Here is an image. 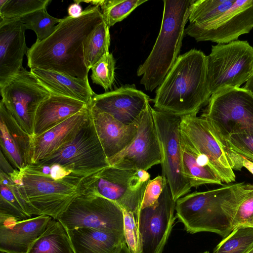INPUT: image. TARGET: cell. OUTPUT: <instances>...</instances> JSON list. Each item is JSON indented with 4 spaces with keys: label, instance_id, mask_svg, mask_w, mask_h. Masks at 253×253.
I'll return each mask as SVG.
<instances>
[{
    "label": "cell",
    "instance_id": "cell-1",
    "mask_svg": "<svg viewBox=\"0 0 253 253\" xmlns=\"http://www.w3.org/2000/svg\"><path fill=\"white\" fill-rule=\"evenodd\" d=\"M104 21L99 6L89 4L81 16H67L56 26L47 39L37 41L26 53L30 69L38 68L60 72L81 79H88L89 70L84 58L85 41Z\"/></svg>",
    "mask_w": 253,
    "mask_h": 253
},
{
    "label": "cell",
    "instance_id": "cell-2",
    "mask_svg": "<svg viewBox=\"0 0 253 253\" xmlns=\"http://www.w3.org/2000/svg\"><path fill=\"white\" fill-rule=\"evenodd\" d=\"M211 95L207 56L192 49L178 56L152 101L155 109L182 117L197 114Z\"/></svg>",
    "mask_w": 253,
    "mask_h": 253
},
{
    "label": "cell",
    "instance_id": "cell-3",
    "mask_svg": "<svg viewBox=\"0 0 253 253\" xmlns=\"http://www.w3.org/2000/svg\"><path fill=\"white\" fill-rule=\"evenodd\" d=\"M249 186L228 184L186 195L175 202L176 217L190 234L209 232L224 238L233 230L235 211Z\"/></svg>",
    "mask_w": 253,
    "mask_h": 253
},
{
    "label": "cell",
    "instance_id": "cell-4",
    "mask_svg": "<svg viewBox=\"0 0 253 253\" xmlns=\"http://www.w3.org/2000/svg\"><path fill=\"white\" fill-rule=\"evenodd\" d=\"M194 0H164L161 27L155 44L137 70L140 83L153 91L163 82L179 53L189 9Z\"/></svg>",
    "mask_w": 253,
    "mask_h": 253
},
{
    "label": "cell",
    "instance_id": "cell-5",
    "mask_svg": "<svg viewBox=\"0 0 253 253\" xmlns=\"http://www.w3.org/2000/svg\"><path fill=\"white\" fill-rule=\"evenodd\" d=\"M28 213L46 215L57 219L72 201L81 194L79 186L37 172L26 165L10 176Z\"/></svg>",
    "mask_w": 253,
    "mask_h": 253
},
{
    "label": "cell",
    "instance_id": "cell-6",
    "mask_svg": "<svg viewBox=\"0 0 253 253\" xmlns=\"http://www.w3.org/2000/svg\"><path fill=\"white\" fill-rule=\"evenodd\" d=\"M150 175L143 169H120L109 166L84 177L79 189L82 194L100 196L132 212L136 218Z\"/></svg>",
    "mask_w": 253,
    "mask_h": 253
},
{
    "label": "cell",
    "instance_id": "cell-7",
    "mask_svg": "<svg viewBox=\"0 0 253 253\" xmlns=\"http://www.w3.org/2000/svg\"><path fill=\"white\" fill-rule=\"evenodd\" d=\"M180 134L197 152L205 156L222 182L236 179L233 170H240L244 157L233 151L201 117L193 114L181 117Z\"/></svg>",
    "mask_w": 253,
    "mask_h": 253
},
{
    "label": "cell",
    "instance_id": "cell-8",
    "mask_svg": "<svg viewBox=\"0 0 253 253\" xmlns=\"http://www.w3.org/2000/svg\"><path fill=\"white\" fill-rule=\"evenodd\" d=\"M201 117L225 140L233 134H253V94L242 87H226L211 94Z\"/></svg>",
    "mask_w": 253,
    "mask_h": 253
},
{
    "label": "cell",
    "instance_id": "cell-9",
    "mask_svg": "<svg viewBox=\"0 0 253 253\" xmlns=\"http://www.w3.org/2000/svg\"><path fill=\"white\" fill-rule=\"evenodd\" d=\"M207 67L211 94L226 87H240L253 74V47L240 40L212 45Z\"/></svg>",
    "mask_w": 253,
    "mask_h": 253
},
{
    "label": "cell",
    "instance_id": "cell-10",
    "mask_svg": "<svg viewBox=\"0 0 253 253\" xmlns=\"http://www.w3.org/2000/svg\"><path fill=\"white\" fill-rule=\"evenodd\" d=\"M37 164L59 165L84 177L109 167L91 114L71 141Z\"/></svg>",
    "mask_w": 253,
    "mask_h": 253
},
{
    "label": "cell",
    "instance_id": "cell-11",
    "mask_svg": "<svg viewBox=\"0 0 253 253\" xmlns=\"http://www.w3.org/2000/svg\"><path fill=\"white\" fill-rule=\"evenodd\" d=\"M66 229L89 227L124 234L123 210L104 197L81 194L58 217Z\"/></svg>",
    "mask_w": 253,
    "mask_h": 253
},
{
    "label": "cell",
    "instance_id": "cell-12",
    "mask_svg": "<svg viewBox=\"0 0 253 253\" xmlns=\"http://www.w3.org/2000/svg\"><path fill=\"white\" fill-rule=\"evenodd\" d=\"M162 151V174L176 202L190 191L192 187L183 174L180 143L181 117L152 108Z\"/></svg>",
    "mask_w": 253,
    "mask_h": 253
},
{
    "label": "cell",
    "instance_id": "cell-13",
    "mask_svg": "<svg viewBox=\"0 0 253 253\" xmlns=\"http://www.w3.org/2000/svg\"><path fill=\"white\" fill-rule=\"evenodd\" d=\"M0 92L6 109L24 131L32 136L37 110L51 93L30 71L24 68L0 86Z\"/></svg>",
    "mask_w": 253,
    "mask_h": 253
},
{
    "label": "cell",
    "instance_id": "cell-14",
    "mask_svg": "<svg viewBox=\"0 0 253 253\" xmlns=\"http://www.w3.org/2000/svg\"><path fill=\"white\" fill-rule=\"evenodd\" d=\"M163 177V190L157 203L140 209L137 214L141 253H162L176 218L174 215L175 201L166 178Z\"/></svg>",
    "mask_w": 253,
    "mask_h": 253
},
{
    "label": "cell",
    "instance_id": "cell-15",
    "mask_svg": "<svg viewBox=\"0 0 253 253\" xmlns=\"http://www.w3.org/2000/svg\"><path fill=\"white\" fill-rule=\"evenodd\" d=\"M162 151L149 103L140 115L137 134L123 151L108 160L109 164L120 169H143L161 164Z\"/></svg>",
    "mask_w": 253,
    "mask_h": 253
},
{
    "label": "cell",
    "instance_id": "cell-16",
    "mask_svg": "<svg viewBox=\"0 0 253 253\" xmlns=\"http://www.w3.org/2000/svg\"><path fill=\"white\" fill-rule=\"evenodd\" d=\"M253 28V0H235L232 5L218 18L198 28L190 26L184 34L197 42L211 41L225 44L238 40Z\"/></svg>",
    "mask_w": 253,
    "mask_h": 253
},
{
    "label": "cell",
    "instance_id": "cell-17",
    "mask_svg": "<svg viewBox=\"0 0 253 253\" xmlns=\"http://www.w3.org/2000/svg\"><path fill=\"white\" fill-rule=\"evenodd\" d=\"M150 100L149 96L134 85H126L102 94L95 93L90 105L129 125L138 120Z\"/></svg>",
    "mask_w": 253,
    "mask_h": 253
},
{
    "label": "cell",
    "instance_id": "cell-18",
    "mask_svg": "<svg viewBox=\"0 0 253 253\" xmlns=\"http://www.w3.org/2000/svg\"><path fill=\"white\" fill-rule=\"evenodd\" d=\"M26 30L21 18H0V86L23 68Z\"/></svg>",
    "mask_w": 253,
    "mask_h": 253
},
{
    "label": "cell",
    "instance_id": "cell-19",
    "mask_svg": "<svg viewBox=\"0 0 253 253\" xmlns=\"http://www.w3.org/2000/svg\"><path fill=\"white\" fill-rule=\"evenodd\" d=\"M90 115V105L37 137L31 136L29 165L36 164L71 141Z\"/></svg>",
    "mask_w": 253,
    "mask_h": 253
},
{
    "label": "cell",
    "instance_id": "cell-20",
    "mask_svg": "<svg viewBox=\"0 0 253 253\" xmlns=\"http://www.w3.org/2000/svg\"><path fill=\"white\" fill-rule=\"evenodd\" d=\"M90 114L107 160L126 149L137 134L139 119L135 123L125 125L92 105Z\"/></svg>",
    "mask_w": 253,
    "mask_h": 253
},
{
    "label": "cell",
    "instance_id": "cell-21",
    "mask_svg": "<svg viewBox=\"0 0 253 253\" xmlns=\"http://www.w3.org/2000/svg\"><path fill=\"white\" fill-rule=\"evenodd\" d=\"M52 218L41 215L6 225H0V251L27 253L33 242L45 230Z\"/></svg>",
    "mask_w": 253,
    "mask_h": 253
},
{
    "label": "cell",
    "instance_id": "cell-22",
    "mask_svg": "<svg viewBox=\"0 0 253 253\" xmlns=\"http://www.w3.org/2000/svg\"><path fill=\"white\" fill-rule=\"evenodd\" d=\"M87 105L77 99L51 94L40 103L37 110L32 136L41 135Z\"/></svg>",
    "mask_w": 253,
    "mask_h": 253
},
{
    "label": "cell",
    "instance_id": "cell-23",
    "mask_svg": "<svg viewBox=\"0 0 253 253\" xmlns=\"http://www.w3.org/2000/svg\"><path fill=\"white\" fill-rule=\"evenodd\" d=\"M30 71L52 94L83 101L90 105L95 94L88 79H81L56 71L38 68Z\"/></svg>",
    "mask_w": 253,
    "mask_h": 253
},
{
    "label": "cell",
    "instance_id": "cell-24",
    "mask_svg": "<svg viewBox=\"0 0 253 253\" xmlns=\"http://www.w3.org/2000/svg\"><path fill=\"white\" fill-rule=\"evenodd\" d=\"M67 230L75 253H116L126 242L123 234L89 227Z\"/></svg>",
    "mask_w": 253,
    "mask_h": 253
},
{
    "label": "cell",
    "instance_id": "cell-25",
    "mask_svg": "<svg viewBox=\"0 0 253 253\" xmlns=\"http://www.w3.org/2000/svg\"><path fill=\"white\" fill-rule=\"evenodd\" d=\"M180 143L183 174L192 187L204 184H222L205 156L194 150L181 136Z\"/></svg>",
    "mask_w": 253,
    "mask_h": 253
},
{
    "label": "cell",
    "instance_id": "cell-26",
    "mask_svg": "<svg viewBox=\"0 0 253 253\" xmlns=\"http://www.w3.org/2000/svg\"><path fill=\"white\" fill-rule=\"evenodd\" d=\"M0 225H6L32 217L10 177L0 171Z\"/></svg>",
    "mask_w": 253,
    "mask_h": 253
},
{
    "label": "cell",
    "instance_id": "cell-27",
    "mask_svg": "<svg viewBox=\"0 0 253 253\" xmlns=\"http://www.w3.org/2000/svg\"><path fill=\"white\" fill-rule=\"evenodd\" d=\"M27 253H75L67 230L57 219L51 218L42 233Z\"/></svg>",
    "mask_w": 253,
    "mask_h": 253
},
{
    "label": "cell",
    "instance_id": "cell-28",
    "mask_svg": "<svg viewBox=\"0 0 253 253\" xmlns=\"http://www.w3.org/2000/svg\"><path fill=\"white\" fill-rule=\"evenodd\" d=\"M235 0H194L189 9V25L204 27L227 11Z\"/></svg>",
    "mask_w": 253,
    "mask_h": 253
},
{
    "label": "cell",
    "instance_id": "cell-29",
    "mask_svg": "<svg viewBox=\"0 0 253 253\" xmlns=\"http://www.w3.org/2000/svg\"><path fill=\"white\" fill-rule=\"evenodd\" d=\"M109 28L105 21H103L96 27L84 42V62L89 71L102 57L109 52Z\"/></svg>",
    "mask_w": 253,
    "mask_h": 253
},
{
    "label": "cell",
    "instance_id": "cell-30",
    "mask_svg": "<svg viewBox=\"0 0 253 253\" xmlns=\"http://www.w3.org/2000/svg\"><path fill=\"white\" fill-rule=\"evenodd\" d=\"M253 248V227L235 228L214 248L212 253H247Z\"/></svg>",
    "mask_w": 253,
    "mask_h": 253
},
{
    "label": "cell",
    "instance_id": "cell-31",
    "mask_svg": "<svg viewBox=\"0 0 253 253\" xmlns=\"http://www.w3.org/2000/svg\"><path fill=\"white\" fill-rule=\"evenodd\" d=\"M26 29L32 30L37 35V41H42L48 38L55 31L56 24L62 19L49 15L46 8H43L30 13L21 18Z\"/></svg>",
    "mask_w": 253,
    "mask_h": 253
},
{
    "label": "cell",
    "instance_id": "cell-32",
    "mask_svg": "<svg viewBox=\"0 0 253 253\" xmlns=\"http://www.w3.org/2000/svg\"><path fill=\"white\" fill-rule=\"evenodd\" d=\"M147 0H102L100 6L102 15L110 28L122 21L137 7Z\"/></svg>",
    "mask_w": 253,
    "mask_h": 253
},
{
    "label": "cell",
    "instance_id": "cell-33",
    "mask_svg": "<svg viewBox=\"0 0 253 253\" xmlns=\"http://www.w3.org/2000/svg\"><path fill=\"white\" fill-rule=\"evenodd\" d=\"M0 119L4 121L10 134L18 146L26 166L29 165L31 136L21 127L1 100L0 101Z\"/></svg>",
    "mask_w": 253,
    "mask_h": 253
},
{
    "label": "cell",
    "instance_id": "cell-34",
    "mask_svg": "<svg viewBox=\"0 0 253 253\" xmlns=\"http://www.w3.org/2000/svg\"><path fill=\"white\" fill-rule=\"evenodd\" d=\"M50 0H7L0 6V18L19 19L46 6Z\"/></svg>",
    "mask_w": 253,
    "mask_h": 253
},
{
    "label": "cell",
    "instance_id": "cell-35",
    "mask_svg": "<svg viewBox=\"0 0 253 253\" xmlns=\"http://www.w3.org/2000/svg\"><path fill=\"white\" fill-rule=\"evenodd\" d=\"M116 60L108 53L91 68V79L93 84L101 85L105 90L111 88L114 81Z\"/></svg>",
    "mask_w": 253,
    "mask_h": 253
},
{
    "label": "cell",
    "instance_id": "cell-36",
    "mask_svg": "<svg viewBox=\"0 0 253 253\" xmlns=\"http://www.w3.org/2000/svg\"><path fill=\"white\" fill-rule=\"evenodd\" d=\"M0 151L14 169L20 170L26 166L18 146L1 119H0Z\"/></svg>",
    "mask_w": 253,
    "mask_h": 253
},
{
    "label": "cell",
    "instance_id": "cell-37",
    "mask_svg": "<svg viewBox=\"0 0 253 253\" xmlns=\"http://www.w3.org/2000/svg\"><path fill=\"white\" fill-rule=\"evenodd\" d=\"M27 166L29 168L37 172L56 180L65 181L77 186H79L84 178L75 174L59 165H46L37 164Z\"/></svg>",
    "mask_w": 253,
    "mask_h": 253
},
{
    "label": "cell",
    "instance_id": "cell-38",
    "mask_svg": "<svg viewBox=\"0 0 253 253\" xmlns=\"http://www.w3.org/2000/svg\"><path fill=\"white\" fill-rule=\"evenodd\" d=\"M253 220V184H249L246 192L238 204L233 220V230L242 226H250Z\"/></svg>",
    "mask_w": 253,
    "mask_h": 253
},
{
    "label": "cell",
    "instance_id": "cell-39",
    "mask_svg": "<svg viewBox=\"0 0 253 253\" xmlns=\"http://www.w3.org/2000/svg\"><path fill=\"white\" fill-rule=\"evenodd\" d=\"M124 234L126 243L131 253H141V242L134 214L124 209Z\"/></svg>",
    "mask_w": 253,
    "mask_h": 253
},
{
    "label": "cell",
    "instance_id": "cell-40",
    "mask_svg": "<svg viewBox=\"0 0 253 253\" xmlns=\"http://www.w3.org/2000/svg\"><path fill=\"white\" fill-rule=\"evenodd\" d=\"M231 149L253 162V134L235 133L225 140Z\"/></svg>",
    "mask_w": 253,
    "mask_h": 253
},
{
    "label": "cell",
    "instance_id": "cell-41",
    "mask_svg": "<svg viewBox=\"0 0 253 253\" xmlns=\"http://www.w3.org/2000/svg\"><path fill=\"white\" fill-rule=\"evenodd\" d=\"M164 178L158 175L148 183L141 202L140 209L154 205L157 203L163 190Z\"/></svg>",
    "mask_w": 253,
    "mask_h": 253
},
{
    "label": "cell",
    "instance_id": "cell-42",
    "mask_svg": "<svg viewBox=\"0 0 253 253\" xmlns=\"http://www.w3.org/2000/svg\"><path fill=\"white\" fill-rule=\"evenodd\" d=\"M75 3L70 4L68 8V13L69 16L73 18H79L83 13L84 10L80 5V3L77 0L74 1Z\"/></svg>",
    "mask_w": 253,
    "mask_h": 253
},
{
    "label": "cell",
    "instance_id": "cell-43",
    "mask_svg": "<svg viewBox=\"0 0 253 253\" xmlns=\"http://www.w3.org/2000/svg\"><path fill=\"white\" fill-rule=\"evenodd\" d=\"M0 171L10 176L13 173L15 169L12 168L10 164L8 162L6 157L3 153L0 151Z\"/></svg>",
    "mask_w": 253,
    "mask_h": 253
},
{
    "label": "cell",
    "instance_id": "cell-44",
    "mask_svg": "<svg viewBox=\"0 0 253 253\" xmlns=\"http://www.w3.org/2000/svg\"><path fill=\"white\" fill-rule=\"evenodd\" d=\"M242 88L250 91L253 94V74Z\"/></svg>",
    "mask_w": 253,
    "mask_h": 253
},
{
    "label": "cell",
    "instance_id": "cell-45",
    "mask_svg": "<svg viewBox=\"0 0 253 253\" xmlns=\"http://www.w3.org/2000/svg\"><path fill=\"white\" fill-rule=\"evenodd\" d=\"M243 166L253 174V162L244 158Z\"/></svg>",
    "mask_w": 253,
    "mask_h": 253
},
{
    "label": "cell",
    "instance_id": "cell-46",
    "mask_svg": "<svg viewBox=\"0 0 253 253\" xmlns=\"http://www.w3.org/2000/svg\"><path fill=\"white\" fill-rule=\"evenodd\" d=\"M116 253H131L129 250L126 242L123 243Z\"/></svg>",
    "mask_w": 253,
    "mask_h": 253
},
{
    "label": "cell",
    "instance_id": "cell-47",
    "mask_svg": "<svg viewBox=\"0 0 253 253\" xmlns=\"http://www.w3.org/2000/svg\"><path fill=\"white\" fill-rule=\"evenodd\" d=\"M247 253H253V248Z\"/></svg>",
    "mask_w": 253,
    "mask_h": 253
},
{
    "label": "cell",
    "instance_id": "cell-48",
    "mask_svg": "<svg viewBox=\"0 0 253 253\" xmlns=\"http://www.w3.org/2000/svg\"><path fill=\"white\" fill-rule=\"evenodd\" d=\"M251 226L253 227V221H252V222L251 223Z\"/></svg>",
    "mask_w": 253,
    "mask_h": 253
},
{
    "label": "cell",
    "instance_id": "cell-49",
    "mask_svg": "<svg viewBox=\"0 0 253 253\" xmlns=\"http://www.w3.org/2000/svg\"><path fill=\"white\" fill-rule=\"evenodd\" d=\"M202 253H209V251H205V252H203Z\"/></svg>",
    "mask_w": 253,
    "mask_h": 253
},
{
    "label": "cell",
    "instance_id": "cell-50",
    "mask_svg": "<svg viewBox=\"0 0 253 253\" xmlns=\"http://www.w3.org/2000/svg\"><path fill=\"white\" fill-rule=\"evenodd\" d=\"M0 253H1V252H0Z\"/></svg>",
    "mask_w": 253,
    "mask_h": 253
}]
</instances>
